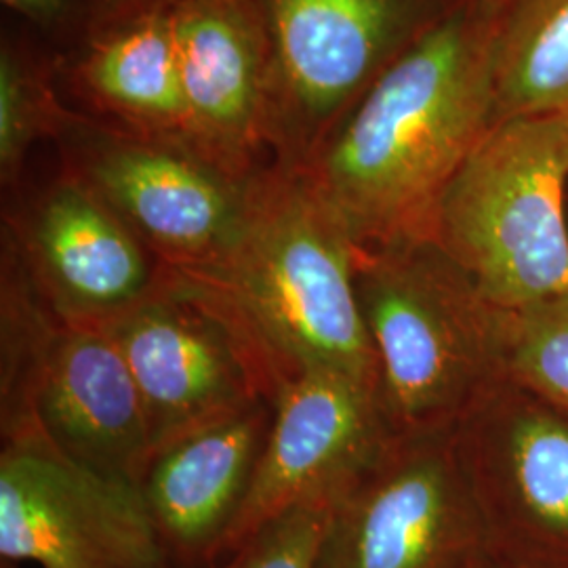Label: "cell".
I'll list each match as a JSON object with an SVG mask.
<instances>
[{"label":"cell","instance_id":"4fadbf2b","mask_svg":"<svg viewBox=\"0 0 568 568\" xmlns=\"http://www.w3.org/2000/svg\"><path fill=\"white\" fill-rule=\"evenodd\" d=\"M190 148L232 175L262 171L270 44L257 0H166Z\"/></svg>","mask_w":568,"mask_h":568},{"label":"cell","instance_id":"44dd1931","mask_svg":"<svg viewBox=\"0 0 568 568\" xmlns=\"http://www.w3.org/2000/svg\"><path fill=\"white\" fill-rule=\"evenodd\" d=\"M150 2H156V0H103L105 13H108V16L103 18V21L116 20V18L126 16V13H131V11L142 9V7L150 4Z\"/></svg>","mask_w":568,"mask_h":568},{"label":"cell","instance_id":"30bf717a","mask_svg":"<svg viewBox=\"0 0 568 568\" xmlns=\"http://www.w3.org/2000/svg\"><path fill=\"white\" fill-rule=\"evenodd\" d=\"M140 389L154 453L194 427L262 400L270 387L236 328L182 274L105 326Z\"/></svg>","mask_w":568,"mask_h":568},{"label":"cell","instance_id":"ffe728a7","mask_svg":"<svg viewBox=\"0 0 568 568\" xmlns=\"http://www.w3.org/2000/svg\"><path fill=\"white\" fill-rule=\"evenodd\" d=\"M2 4L41 28H55L70 16L74 0H2Z\"/></svg>","mask_w":568,"mask_h":568},{"label":"cell","instance_id":"e0dca14e","mask_svg":"<svg viewBox=\"0 0 568 568\" xmlns=\"http://www.w3.org/2000/svg\"><path fill=\"white\" fill-rule=\"evenodd\" d=\"M72 112L55 98L51 82L13 44L0 49V178L16 185L32 145L58 140Z\"/></svg>","mask_w":568,"mask_h":568},{"label":"cell","instance_id":"5bb4252c","mask_svg":"<svg viewBox=\"0 0 568 568\" xmlns=\"http://www.w3.org/2000/svg\"><path fill=\"white\" fill-rule=\"evenodd\" d=\"M274 405L262 400L173 438L152 455L143 501L171 558L215 565L243 508Z\"/></svg>","mask_w":568,"mask_h":568},{"label":"cell","instance_id":"7a4b0ae2","mask_svg":"<svg viewBox=\"0 0 568 568\" xmlns=\"http://www.w3.org/2000/svg\"><path fill=\"white\" fill-rule=\"evenodd\" d=\"M356 260V244L304 178L270 163L236 244L215 264L175 272L236 328L274 403L305 371L339 373L377 394Z\"/></svg>","mask_w":568,"mask_h":568},{"label":"cell","instance_id":"ac0fdd59","mask_svg":"<svg viewBox=\"0 0 568 568\" xmlns=\"http://www.w3.org/2000/svg\"><path fill=\"white\" fill-rule=\"evenodd\" d=\"M514 314L509 363L528 386L568 408V291Z\"/></svg>","mask_w":568,"mask_h":568},{"label":"cell","instance_id":"7c38bea8","mask_svg":"<svg viewBox=\"0 0 568 568\" xmlns=\"http://www.w3.org/2000/svg\"><path fill=\"white\" fill-rule=\"evenodd\" d=\"M4 236L63 323L108 326L163 283L164 265L138 234L65 171L4 224Z\"/></svg>","mask_w":568,"mask_h":568},{"label":"cell","instance_id":"6da1fadb","mask_svg":"<svg viewBox=\"0 0 568 568\" xmlns=\"http://www.w3.org/2000/svg\"><path fill=\"white\" fill-rule=\"evenodd\" d=\"M501 13L490 0H459L300 173L358 251L432 241L448 183L493 124Z\"/></svg>","mask_w":568,"mask_h":568},{"label":"cell","instance_id":"8992f818","mask_svg":"<svg viewBox=\"0 0 568 568\" xmlns=\"http://www.w3.org/2000/svg\"><path fill=\"white\" fill-rule=\"evenodd\" d=\"M270 44L265 145L302 173L406 47L459 0H257Z\"/></svg>","mask_w":568,"mask_h":568},{"label":"cell","instance_id":"cb8c5ba5","mask_svg":"<svg viewBox=\"0 0 568 568\" xmlns=\"http://www.w3.org/2000/svg\"><path fill=\"white\" fill-rule=\"evenodd\" d=\"M2 568H18V562H7V560H2Z\"/></svg>","mask_w":568,"mask_h":568},{"label":"cell","instance_id":"d6986e66","mask_svg":"<svg viewBox=\"0 0 568 568\" xmlns=\"http://www.w3.org/2000/svg\"><path fill=\"white\" fill-rule=\"evenodd\" d=\"M333 506L305 504L274 518L236 554L239 568H318Z\"/></svg>","mask_w":568,"mask_h":568},{"label":"cell","instance_id":"52a82bcc","mask_svg":"<svg viewBox=\"0 0 568 568\" xmlns=\"http://www.w3.org/2000/svg\"><path fill=\"white\" fill-rule=\"evenodd\" d=\"M58 143L63 171L98 192L164 267L215 264L241 239L262 171L239 178L182 143L74 112Z\"/></svg>","mask_w":568,"mask_h":568},{"label":"cell","instance_id":"277c9868","mask_svg":"<svg viewBox=\"0 0 568 568\" xmlns=\"http://www.w3.org/2000/svg\"><path fill=\"white\" fill-rule=\"evenodd\" d=\"M568 119L490 124L438 204L432 241L476 295L520 312L568 291Z\"/></svg>","mask_w":568,"mask_h":568},{"label":"cell","instance_id":"ba28073f","mask_svg":"<svg viewBox=\"0 0 568 568\" xmlns=\"http://www.w3.org/2000/svg\"><path fill=\"white\" fill-rule=\"evenodd\" d=\"M443 432L392 438L345 488L318 568H490L474 485Z\"/></svg>","mask_w":568,"mask_h":568},{"label":"cell","instance_id":"5b68a950","mask_svg":"<svg viewBox=\"0 0 568 568\" xmlns=\"http://www.w3.org/2000/svg\"><path fill=\"white\" fill-rule=\"evenodd\" d=\"M356 293L389 436L443 432L485 375L488 305L434 241L358 251Z\"/></svg>","mask_w":568,"mask_h":568},{"label":"cell","instance_id":"7402d4cb","mask_svg":"<svg viewBox=\"0 0 568 568\" xmlns=\"http://www.w3.org/2000/svg\"><path fill=\"white\" fill-rule=\"evenodd\" d=\"M239 565H241V558H239V556H234V558L225 560L224 565H220V567L215 568H239Z\"/></svg>","mask_w":568,"mask_h":568},{"label":"cell","instance_id":"8fae6325","mask_svg":"<svg viewBox=\"0 0 568 568\" xmlns=\"http://www.w3.org/2000/svg\"><path fill=\"white\" fill-rule=\"evenodd\" d=\"M274 419L222 556L291 509L337 501L392 443L375 392L331 371H305L274 398Z\"/></svg>","mask_w":568,"mask_h":568},{"label":"cell","instance_id":"9a60e30c","mask_svg":"<svg viewBox=\"0 0 568 568\" xmlns=\"http://www.w3.org/2000/svg\"><path fill=\"white\" fill-rule=\"evenodd\" d=\"M82 93L116 124L190 148V116L166 0L102 21L77 65Z\"/></svg>","mask_w":568,"mask_h":568},{"label":"cell","instance_id":"3957f363","mask_svg":"<svg viewBox=\"0 0 568 568\" xmlns=\"http://www.w3.org/2000/svg\"><path fill=\"white\" fill-rule=\"evenodd\" d=\"M2 440L37 438L100 476L142 485L154 455L140 389L105 326L60 321L2 239Z\"/></svg>","mask_w":568,"mask_h":568},{"label":"cell","instance_id":"9c48e42d","mask_svg":"<svg viewBox=\"0 0 568 568\" xmlns=\"http://www.w3.org/2000/svg\"><path fill=\"white\" fill-rule=\"evenodd\" d=\"M0 556L41 568H171L140 487L37 438L2 440Z\"/></svg>","mask_w":568,"mask_h":568},{"label":"cell","instance_id":"603a6c76","mask_svg":"<svg viewBox=\"0 0 568 568\" xmlns=\"http://www.w3.org/2000/svg\"><path fill=\"white\" fill-rule=\"evenodd\" d=\"M490 2H495V4H499V7H501V9H506V7H508V4H511V2H514V0H490Z\"/></svg>","mask_w":568,"mask_h":568},{"label":"cell","instance_id":"2e32d148","mask_svg":"<svg viewBox=\"0 0 568 568\" xmlns=\"http://www.w3.org/2000/svg\"><path fill=\"white\" fill-rule=\"evenodd\" d=\"M568 119V0H514L495 44L493 122Z\"/></svg>","mask_w":568,"mask_h":568},{"label":"cell","instance_id":"d4e9b609","mask_svg":"<svg viewBox=\"0 0 568 568\" xmlns=\"http://www.w3.org/2000/svg\"><path fill=\"white\" fill-rule=\"evenodd\" d=\"M490 568H495V567H490Z\"/></svg>","mask_w":568,"mask_h":568}]
</instances>
